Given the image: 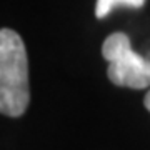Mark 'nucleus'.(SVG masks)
<instances>
[{"label":"nucleus","mask_w":150,"mask_h":150,"mask_svg":"<svg viewBox=\"0 0 150 150\" xmlns=\"http://www.w3.org/2000/svg\"><path fill=\"white\" fill-rule=\"evenodd\" d=\"M28 60L20 35L10 28L0 30V110L20 117L28 107Z\"/></svg>","instance_id":"obj_1"},{"label":"nucleus","mask_w":150,"mask_h":150,"mask_svg":"<svg viewBox=\"0 0 150 150\" xmlns=\"http://www.w3.org/2000/svg\"><path fill=\"white\" fill-rule=\"evenodd\" d=\"M102 55L108 62L107 75L118 87L145 88L150 85V59L135 54L130 38L122 32H115L105 38Z\"/></svg>","instance_id":"obj_2"},{"label":"nucleus","mask_w":150,"mask_h":150,"mask_svg":"<svg viewBox=\"0 0 150 150\" xmlns=\"http://www.w3.org/2000/svg\"><path fill=\"white\" fill-rule=\"evenodd\" d=\"M145 4V0H97L95 5V15L97 18H103L107 17L113 8H117L120 5L132 7V8H140Z\"/></svg>","instance_id":"obj_3"},{"label":"nucleus","mask_w":150,"mask_h":150,"mask_svg":"<svg viewBox=\"0 0 150 150\" xmlns=\"http://www.w3.org/2000/svg\"><path fill=\"white\" fill-rule=\"evenodd\" d=\"M144 103H145V107H147V110H150V92H147V95H145Z\"/></svg>","instance_id":"obj_4"}]
</instances>
